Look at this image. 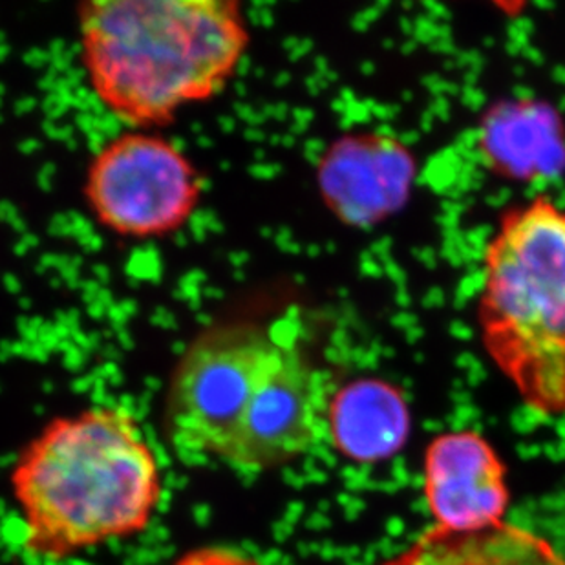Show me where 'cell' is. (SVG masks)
<instances>
[{"instance_id": "1", "label": "cell", "mask_w": 565, "mask_h": 565, "mask_svg": "<svg viewBox=\"0 0 565 565\" xmlns=\"http://www.w3.org/2000/svg\"><path fill=\"white\" fill-rule=\"evenodd\" d=\"M11 489L28 551L61 561L149 527L163 475L136 417L96 406L57 417L28 443Z\"/></svg>"}, {"instance_id": "2", "label": "cell", "mask_w": 565, "mask_h": 565, "mask_svg": "<svg viewBox=\"0 0 565 565\" xmlns=\"http://www.w3.org/2000/svg\"><path fill=\"white\" fill-rule=\"evenodd\" d=\"M77 21L92 90L138 130L218 96L249 46L246 13L231 0H94Z\"/></svg>"}, {"instance_id": "3", "label": "cell", "mask_w": 565, "mask_h": 565, "mask_svg": "<svg viewBox=\"0 0 565 565\" xmlns=\"http://www.w3.org/2000/svg\"><path fill=\"white\" fill-rule=\"evenodd\" d=\"M478 322L529 406L565 412V209L539 196L503 214L483 253Z\"/></svg>"}, {"instance_id": "4", "label": "cell", "mask_w": 565, "mask_h": 565, "mask_svg": "<svg viewBox=\"0 0 565 565\" xmlns=\"http://www.w3.org/2000/svg\"><path fill=\"white\" fill-rule=\"evenodd\" d=\"M278 330L253 322L214 326L178 361L166 430L185 458L224 461L277 347Z\"/></svg>"}, {"instance_id": "5", "label": "cell", "mask_w": 565, "mask_h": 565, "mask_svg": "<svg viewBox=\"0 0 565 565\" xmlns=\"http://www.w3.org/2000/svg\"><path fill=\"white\" fill-rule=\"evenodd\" d=\"M202 174L160 134L134 128L97 150L85 196L97 222L125 238H160L182 230L202 200Z\"/></svg>"}, {"instance_id": "6", "label": "cell", "mask_w": 565, "mask_h": 565, "mask_svg": "<svg viewBox=\"0 0 565 565\" xmlns=\"http://www.w3.org/2000/svg\"><path fill=\"white\" fill-rule=\"evenodd\" d=\"M324 381L291 337H278L224 463L246 472L278 469L326 434Z\"/></svg>"}, {"instance_id": "7", "label": "cell", "mask_w": 565, "mask_h": 565, "mask_svg": "<svg viewBox=\"0 0 565 565\" xmlns=\"http://www.w3.org/2000/svg\"><path fill=\"white\" fill-rule=\"evenodd\" d=\"M423 492L436 527L450 533L502 525L511 500L502 459L472 430L441 434L428 445Z\"/></svg>"}, {"instance_id": "8", "label": "cell", "mask_w": 565, "mask_h": 565, "mask_svg": "<svg viewBox=\"0 0 565 565\" xmlns=\"http://www.w3.org/2000/svg\"><path fill=\"white\" fill-rule=\"evenodd\" d=\"M411 411L405 395L383 379H355L331 395L326 436L337 452L358 463H377L405 447Z\"/></svg>"}, {"instance_id": "9", "label": "cell", "mask_w": 565, "mask_h": 565, "mask_svg": "<svg viewBox=\"0 0 565 565\" xmlns=\"http://www.w3.org/2000/svg\"><path fill=\"white\" fill-rule=\"evenodd\" d=\"M406 178V156L372 138L339 141L319 169L326 203L348 222L379 216L399 196Z\"/></svg>"}, {"instance_id": "10", "label": "cell", "mask_w": 565, "mask_h": 565, "mask_svg": "<svg viewBox=\"0 0 565 565\" xmlns=\"http://www.w3.org/2000/svg\"><path fill=\"white\" fill-rule=\"evenodd\" d=\"M383 565H565V561L539 534L502 523L478 533L434 527Z\"/></svg>"}, {"instance_id": "11", "label": "cell", "mask_w": 565, "mask_h": 565, "mask_svg": "<svg viewBox=\"0 0 565 565\" xmlns=\"http://www.w3.org/2000/svg\"><path fill=\"white\" fill-rule=\"evenodd\" d=\"M174 565H262L253 556L242 553V551L231 550V547H218V545H209V547H198L189 551L182 558H178Z\"/></svg>"}]
</instances>
